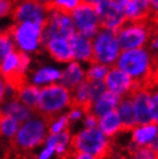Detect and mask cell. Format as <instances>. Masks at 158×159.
Masks as SVG:
<instances>
[{
	"instance_id": "obj_1",
	"label": "cell",
	"mask_w": 158,
	"mask_h": 159,
	"mask_svg": "<svg viewBox=\"0 0 158 159\" xmlns=\"http://www.w3.org/2000/svg\"><path fill=\"white\" fill-rule=\"evenodd\" d=\"M49 125L46 120L38 114L23 121L13 139L7 141L9 153H15L17 157H28L37 147L45 143L48 137Z\"/></svg>"
},
{
	"instance_id": "obj_2",
	"label": "cell",
	"mask_w": 158,
	"mask_h": 159,
	"mask_svg": "<svg viewBox=\"0 0 158 159\" xmlns=\"http://www.w3.org/2000/svg\"><path fill=\"white\" fill-rule=\"evenodd\" d=\"M79 152H84L91 158H107L114 153V144L97 127L87 128L71 137L68 144V158H74Z\"/></svg>"
},
{
	"instance_id": "obj_3",
	"label": "cell",
	"mask_w": 158,
	"mask_h": 159,
	"mask_svg": "<svg viewBox=\"0 0 158 159\" xmlns=\"http://www.w3.org/2000/svg\"><path fill=\"white\" fill-rule=\"evenodd\" d=\"M71 90L63 84H50L40 90L35 113L46 120V122L53 120L60 113L71 106Z\"/></svg>"
},
{
	"instance_id": "obj_4",
	"label": "cell",
	"mask_w": 158,
	"mask_h": 159,
	"mask_svg": "<svg viewBox=\"0 0 158 159\" xmlns=\"http://www.w3.org/2000/svg\"><path fill=\"white\" fill-rule=\"evenodd\" d=\"M115 66L127 73L138 85L146 87L151 73V52L144 48L125 50L115 60Z\"/></svg>"
},
{
	"instance_id": "obj_5",
	"label": "cell",
	"mask_w": 158,
	"mask_h": 159,
	"mask_svg": "<svg viewBox=\"0 0 158 159\" xmlns=\"http://www.w3.org/2000/svg\"><path fill=\"white\" fill-rule=\"evenodd\" d=\"M29 53L14 50L5 57L0 62V76L7 84L12 93L16 92L24 83L28 82L27 70L30 65Z\"/></svg>"
},
{
	"instance_id": "obj_6",
	"label": "cell",
	"mask_w": 158,
	"mask_h": 159,
	"mask_svg": "<svg viewBox=\"0 0 158 159\" xmlns=\"http://www.w3.org/2000/svg\"><path fill=\"white\" fill-rule=\"evenodd\" d=\"M13 37L17 50L26 53H35L42 48V29L43 25L34 22L13 23L7 28Z\"/></svg>"
},
{
	"instance_id": "obj_7",
	"label": "cell",
	"mask_w": 158,
	"mask_h": 159,
	"mask_svg": "<svg viewBox=\"0 0 158 159\" xmlns=\"http://www.w3.org/2000/svg\"><path fill=\"white\" fill-rule=\"evenodd\" d=\"M121 51L143 48L150 37V27L148 20L126 21L115 31Z\"/></svg>"
},
{
	"instance_id": "obj_8",
	"label": "cell",
	"mask_w": 158,
	"mask_h": 159,
	"mask_svg": "<svg viewBox=\"0 0 158 159\" xmlns=\"http://www.w3.org/2000/svg\"><path fill=\"white\" fill-rule=\"evenodd\" d=\"M94 61L112 66L120 54V46L115 32L109 29H99L92 40Z\"/></svg>"
},
{
	"instance_id": "obj_9",
	"label": "cell",
	"mask_w": 158,
	"mask_h": 159,
	"mask_svg": "<svg viewBox=\"0 0 158 159\" xmlns=\"http://www.w3.org/2000/svg\"><path fill=\"white\" fill-rule=\"evenodd\" d=\"M76 32L71 15L52 9L48 13L46 21L42 29V44L53 37H63L71 39Z\"/></svg>"
},
{
	"instance_id": "obj_10",
	"label": "cell",
	"mask_w": 158,
	"mask_h": 159,
	"mask_svg": "<svg viewBox=\"0 0 158 159\" xmlns=\"http://www.w3.org/2000/svg\"><path fill=\"white\" fill-rule=\"evenodd\" d=\"M69 15L76 31L83 36L92 38L100 29L98 14L94 5L80 1V4L72 11Z\"/></svg>"
},
{
	"instance_id": "obj_11",
	"label": "cell",
	"mask_w": 158,
	"mask_h": 159,
	"mask_svg": "<svg viewBox=\"0 0 158 159\" xmlns=\"http://www.w3.org/2000/svg\"><path fill=\"white\" fill-rule=\"evenodd\" d=\"M48 11L43 5L34 0H20L12 13V20L14 23L21 22H34L44 25Z\"/></svg>"
},
{
	"instance_id": "obj_12",
	"label": "cell",
	"mask_w": 158,
	"mask_h": 159,
	"mask_svg": "<svg viewBox=\"0 0 158 159\" xmlns=\"http://www.w3.org/2000/svg\"><path fill=\"white\" fill-rule=\"evenodd\" d=\"M96 11L98 14L100 29H109L115 32L127 21L126 16L112 0H104L96 5Z\"/></svg>"
},
{
	"instance_id": "obj_13",
	"label": "cell",
	"mask_w": 158,
	"mask_h": 159,
	"mask_svg": "<svg viewBox=\"0 0 158 159\" xmlns=\"http://www.w3.org/2000/svg\"><path fill=\"white\" fill-rule=\"evenodd\" d=\"M150 89L138 85L137 83L127 95L131 96L134 105V112L137 125H144V123L152 122L151 119V110H150Z\"/></svg>"
},
{
	"instance_id": "obj_14",
	"label": "cell",
	"mask_w": 158,
	"mask_h": 159,
	"mask_svg": "<svg viewBox=\"0 0 158 159\" xmlns=\"http://www.w3.org/2000/svg\"><path fill=\"white\" fill-rule=\"evenodd\" d=\"M104 83L107 90H111L123 97L135 87L136 82L127 73L121 70L117 66H113L109 68V72L104 77Z\"/></svg>"
},
{
	"instance_id": "obj_15",
	"label": "cell",
	"mask_w": 158,
	"mask_h": 159,
	"mask_svg": "<svg viewBox=\"0 0 158 159\" xmlns=\"http://www.w3.org/2000/svg\"><path fill=\"white\" fill-rule=\"evenodd\" d=\"M43 48L51 56L52 59L58 62H71L74 60L69 39L63 37H53L44 43Z\"/></svg>"
},
{
	"instance_id": "obj_16",
	"label": "cell",
	"mask_w": 158,
	"mask_h": 159,
	"mask_svg": "<svg viewBox=\"0 0 158 159\" xmlns=\"http://www.w3.org/2000/svg\"><path fill=\"white\" fill-rule=\"evenodd\" d=\"M74 60H81L94 64V51H92V38L86 37L76 31L69 39Z\"/></svg>"
},
{
	"instance_id": "obj_17",
	"label": "cell",
	"mask_w": 158,
	"mask_h": 159,
	"mask_svg": "<svg viewBox=\"0 0 158 159\" xmlns=\"http://www.w3.org/2000/svg\"><path fill=\"white\" fill-rule=\"evenodd\" d=\"M115 111L118 112V116L120 118L121 133L132 131L137 126L136 118H135L134 105H133V100L129 95H125L121 97L118 106L115 107Z\"/></svg>"
},
{
	"instance_id": "obj_18",
	"label": "cell",
	"mask_w": 158,
	"mask_h": 159,
	"mask_svg": "<svg viewBox=\"0 0 158 159\" xmlns=\"http://www.w3.org/2000/svg\"><path fill=\"white\" fill-rule=\"evenodd\" d=\"M120 99H121L120 95L111 91V90H105L102 95L99 96L98 99L94 103L92 107H91V113H94L96 116L100 118L107 112L115 110Z\"/></svg>"
},
{
	"instance_id": "obj_19",
	"label": "cell",
	"mask_w": 158,
	"mask_h": 159,
	"mask_svg": "<svg viewBox=\"0 0 158 159\" xmlns=\"http://www.w3.org/2000/svg\"><path fill=\"white\" fill-rule=\"evenodd\" d=\"M0 111L6 113V114L14 116L21 123L26 121V120H28L29 118H31L35 114V112L30 110L29 107H27L23 103H21L20 100L17 99L16 97H14V96H12V98L9 100L4 102L0 105Z\"/></svg>"
},
{
	"instance_id": "obj_20",
	"label": "cell",
	"mask_w": 158,
	"mask_h": 159,
	"mask_svg": "<svg viewBox=\"0 0 158 159\" xmlns=\"http://www.w3.org/2000/svg\"><path fill=\"white\" fill-rule=\"evenodd\" d=\"M132 131V144L138 147L148 145L158 135V125L155 122L137 125Z\"/></svg>"
},
{
	"instance_id": "obj_21",
	"label": "cell",
	"mask_w": 158,
	"mask_h": 159,
	"mask_svg": "<svg viewBox=\"0 0 158 159\" xmlns=\"http://www.w3.org/2000/svg\"><path fill=\"white\" fill-rule=\"evenodd\" d=\"M84 75L86 74L79 62L76 60H73L69 62L68 67L61 73L59 81L63 87H66L69 90H73L81 81L84 80Z\"/></svg>"
},
{
	"instance_id": "obj_22",
	"label": "cell",
	"mask_w": 158,
	"mask_h": 159,
	"mask_svg": "<svg viewBox=\"0 0 158 159\" xmlns=\"http://www.w3.org/2000/svg\"><path fill=\"white\" fill-rule=\"evenodd\" d=\"M98 128L104 135L107 137H113L117 134L121 133V122L118 116V112L113 110L105 113L104 116L98 118Z\"/></svg>"
},
{
	"instance_id": "obj_23",
	"label": "cell",
	"mask_w": 158,
	"mask_h": 159,
	"mask_svg": "<svg viewBox=\"0 0 158 159\" xmlns=\"http://www.w3.org/2000/svg\"><path fill=\"white\" fill-rule=\"evenodd\" d=\"M40 88L34 83H24L22 87L17 90L16 92L12 93V96L16 97L20 100L21 103H23L27 107L35 112L36 105H37V99H38V95H40Z\"/></svg>"
},
{
	"instance_id": "obj_24",
	"label": "cell",
	"mask_w": 158,
	"mask_h": 159,
	"mask_svg": "<svg viewBox=\"0 0 158 159\" xmlns=\"http://www.w3.org/2000/svg\"><path fill=\"white\" fill-rule=\"evenodd\" d=\"M21 122L14 116L0 111V137L9 141L14 137Z\"/></svg>"
},
{
	"instance_id": "obj_25",
	"label": "cell",
	"mask_w": 158,
	"mask_h": 159,
	"mask_svg": "<svg viewBox=\"0 0 158 159\" xmlns=\"http://www.w3.org/2000/svg\"><path fill=\"white\" fill-rule=\"evenodd\" d=\"M60 76H61V72L59 69L53 67H43L34 73L32 83L36 84V85L53 83V82L60 79Z\"/></svg>"
},
{
	"instance_id": "obj_26",
	"label": "cell",
	"mask_w": 158,
	"mask_h": 159,
	"mask_svg": "<svg viewBox=\"0 0 158 159\" xmlns=\"http://www.w3.org/2000/svg\"><path fill=\"white\" fill-rule=\"evenodd\" d=\"M16 50L13 37L8 29L0 31V62L4 60V58L8 53Z\"/></svg>"
},
{
	"instance_id": "obj_27",
	"label": "cell",
	"mask_w": 158,
	"mask_h": 159,
	"mask_svg": "<svg viewBox=\"0 0 158 159\" xmlns=\"http://www.w3.org/2000/svg\"><path fill=\"white\" fill-rule=\"evenodd\" d=\"M81 0H52L46 7V11L50 12L52 9H57L65 14H71V12L80 4Z\"/></svg>"
},
{
	"instance_id": "obj_28",
	"label": "cell",
	"mask_w": 158,
	"mask_h": 159,
	"mask_svg": "<svg viewBox=\"0 0 158 159\" xmlns=\"http://www.w3.org/2000/svg\"><path fill=\"white\" fill-rule=\"evenodd\" d=\"M109 66L99 62L91 64L90 68L88 69L87 74L84 75V79L87 81H95V80H104L106 73L109 72Z\"/></svg>"
},
{
	"instance_id": "obj_29",
	"label": "cell",
	"mask_w": 158,
	"mask_h": 159,
	"mask_svg": "<svg viewBox=\"0 0 158 159\" xmlns=\"http://www.w3.org/2000/svg\"><path fill=\"white\" fill-rule=\"evenodd\" d=\"M69 125H71V122L68 120L67 114H59L57 118H54L49 122V134H58L60 131L69 128Z\"/></svg>"
},
{
	"instance_id": "obj_30",
	"label": "cell",
	"mask_w": 158,
	"mask_h": 159,
	"mask_svg": "<svg viewBox=\"0 0 158 159\" xmlns=\"http://www.w3.org/2000/svg\"><path fill=\"white\" fill-rule=\"evenodd\" d=\"M105 90H106V85H105L103 80L88 81V92H89V98H90L92 105Z\"/></svg>"
},
{
	"instance_id": "obj_31",
	"label": "cell",
	"mask_w": 158,
	"mask_h": 159,
	"mask_svg": "<svg viewBox=\"0 0 158 159\" xmlns=\"http://www.w3.org/2000/svg\"><path fill=\"white\" fill-rule=\"evenodd\" d=\"M20 0H0V17L12 15L13 11Z\"/></svg>"
},
{
	"instance_id": "obj_32",
	"label": "cell",
	"mask_w": 158,
	"mask_h": 159,
	"mask_svg": "<svg viewBox=\"0 0 158 159\" xmlns=\"http://www.w3.org/2000/svg\"><path fill=\"white\" fill-rule=\"evenodd\" d=\"M149 6H150V14L148 17L149 23L155 29L158 28V0H149Z\"/></svg>"
},
{
	"instance_id": "obj_33",
	"label": "cell",
	"mask_w": 158,
	"mask_h": 159,
	"mask_svg": "<svg viewBox=\"0 0 158 159\" xmlns=\"http://www.w3.org/2000/svg\"><path fill=\"white\" fill-rule=\"evenodd\" d=\"M150 110H151V119H152V122L158 125V91L151 93Z\"/></svg>"
},
{
	"instance_id": "obj_34",
	"label": "cell",
	"mask_w": 158,
	"mask_h": 159,
	"mask_svg": "<svg viewBox=\"0 0 158 159\" xmlns=\"http://www.w3.org/2000/svg\"><path fill=\"white\" fill-rule=\"evenodd\" d=\"M133 4L140 9V12L142 13L144 17H149L150 14V6H149V0H132Z\"/></svg>"
},
{
	"instance_id": "obj_35",
	"label": "cell",
	"mask_w": 158,
	"mask_h": 159,
	"mask_svg": "<svg viewBox=\"0 0 158 159\" xmlns=\"http://www.w3.org/2000/svg\"><path fill=\"white\" fill-rule=\"evenodd\" d=\"M83 111L80 107H71V111L67 113L68 120L69 122H75V121H79V120L82 119L83 116Z\"/></svg>"
},
{
	"instance_id": "obj_36",
	"label": "cell",
	"mask_w": 158,
	"mask_h": 159,
	"mask_svg": "<svg viewBox=\"0 0 158 159\" xmlns=\"http://www.w3.org/2000/svg\"><path fill=\"white\" fill-rule=\"evenodd\" d=\"M86 116V119H84V125L87 128H94L97 127L98 125V116H96L94 113H88V114H84Z\"/></svg>"
},
{
	"instance_id": "obj_37",
	"label": "cell",
	"mask_w": 158,
	"mask_h": 159,
	"mask_svg": "<svg viewBox=\"0 0 158 159\" xmlns=\"http://www.w3.org/2000/svg\"><path fill=\"white\" fill-rule=\"evenodd\" d=\"M148 43L150 45L151 51L158 52V29H156L155 31L151 32Z\"/></svg>"
},
{
	"instance_id": "obj_38",
	"label": "cell",
	"mask_w": 158,
	"mask_h": 159,
	"mask_svg": "<svg viewBox=\"0 0 158 159\" xmlns=\"http://www.w3.org/2000/svg\"><path fill=\"white\" fill-rule=\"evenodd\" d=\"M55 151V148L53 145H50V144H45V148H44V150L40 152V155H38V158L40 159H46V158H50Z\"/></svg>"
},
{
	"instance_id": "obj_39",
	"label": "cell",
	"mask_w": 158,
	"mask_h": 159,
	"mask_svg": "<svg viewBox=\"0 0 158 159\" xmlns=\"http://www.w3.org/2000/svg\"><path fill=\"white\" fill-rule=\"evenodd\" d=\"M7 91H8L7 84L5 83V81L1 79V76H0V105L4 103L5 99H6V95H7Z\"/></svg>"
},
{
	"instance_id": "obj_40",
	"label": "cell",
	"mask_w": 158,
	"mask_h": 159,
	"mask_svg": "<svg viewBox=\"0 0 158 159\" xmlns=\"http://www.w3.org/2000/svg\"><path fill=\"white\" fill-rule=\"evenodd\" d=\"M81 1H83V2H88V4H91V5H94V6H96V5H98L99 2L104 1V0H81Z\"/></svg>"
},
{
	"instance_id": "obj_41",
	"label": "cell",
	"mask_w": 158,
	"mask_h": 159,
	"mask_svg": "<svg viewBox=\"0 0 158 159\" xmlns=\"http://www.w3.org/2000/svg\"><path fill=\"white\" fill-rule=\"evenodd\" d=\"M34 1H37V2H40V5H43L44 7L46 8L50 5V2H51L52 0H34Z\"/></svg>"
}]
</instances>
